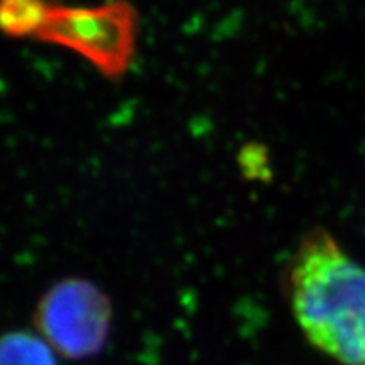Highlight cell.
Instances as JSON below:
<instances>
[{"instance_id": "obj_1", "label": "cell", "mask_w": 365, "mask_h": 365, "mask_svg": "<svg viewBox=\"0 0 365 365\" xmlns=\"http://www.w3.org/2000/svg\"><path fill=\"white\" fill-rule=\"evenodd\" d=\"M287 298L317 349L344 365H365V267L323 228L301 239L287 267Z\"/></svg>"}, {"instance_id": "obj_2", "label": "cell", "mask_w": 365, "mask_h": 365, "mask_svg": "<svg viewBox=\"0 0 365 365\" xmlns=\"http://www.w3.org/2000/svg\"><path fill=\"white\" fill-rule=\"evenodd\" d=\"M38 41L71 49L105 78H122L135 54L137 12L127 0H112L95 7L53 4Z\"/></svg>"}, {"instance_id": "obj_3", "label": "cell", "mask_w": 365, "mask_h": 365, "mask_svg": "<svg viewBox=\"0 0 365 365\" xmlns=\"http://www.w3.org/2000/svg\"><path fill=\"white\" fill-rule=\"evenodd\" d=\"M110 301L93 282L65 279L46 291L36 309L43 339L68 359L97 355L110 331Z\"/></svg>"}, {"instance_id": "obj_4", "label": "cell", "mask_w": 365, "mask_h": 365, "mask_svg": "<svg viewBox=\"0 0 365 365\" xmlns=\"http://www.w3.org/2000/svg\"><path fill=\"white\" fill-rule=\"evenodd\" d=\"M53 2L48 0H2L0 27L9 38H36L44 29Z\"/></svg>"}, {"instance_id": "obj_5", "label": "cell", "mask_w": 365, "mask_h": 365, "mask_svg": "<svg viewBox=\"0 0 365 365\" xmlns=\"http://www.w3.org/2000/svg\"><path fill=\"white\" fill-rule=\"evenodd\" d=\"M0 365H58L53 346L44 339L27 331H14L4 336Z\"/></svg>"}]
</instances>
